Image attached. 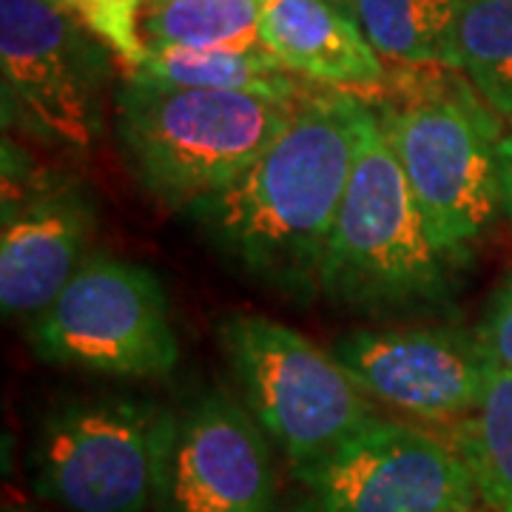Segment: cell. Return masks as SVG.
Wrapping results in <instances>:
<instances>
[{
	"label": "cell",
	"instance_id": "1",
	"mask_svg": "<svg viewBox=\"0 0 512 512\" xmlns=\"http://www.w3.org/2000/svg\"><path fill=\"white\" fill-rule=\"evenodd\" d=\"M373 126L376 109L367 97L311 83L268 151L185 217L239 274L279 296L311 302L353 165Z\"/></svg>",
	"mask_w": 512,
	"mask_h": 512
},
{
	"label": "cell",
	"instance_id": "2",
	"mask_svg": "<svg viewBox=\"0 0 512 512\" xmlns=\"http://www.w3.org/2000/svg\"><path fill=\"white\" fill-rule=\"evenodd\" d=\"M430 234L458 265L501 208V117L476 86L444 66H396L370 100Z\"/></svg>",
	"mask_w": 512,
	"mask_h": 512
},
{
	"label": "cell",
	"instance_id": "3",
	"mask_svg": "<svg viewBox=\"0 0 512 512\" xmlns=\"http://www.w3.org/2000/svg\"><path fill=\"white\" fill-rule=\"evenodd\" d=\"M293 106L128 72L114 92V134L143 191L185 217L237 183L288 126Z\"/></svg>",
	"mask_w": 512,
	"mask_h": 512
},
{
	"label": "cell",
	"instance_id": "4",
	"mask_svg": "<svg viewBox=\"0 0 512 512\" xmlns=\"http://www.w3.org/2000/svg\"><path fill=\"white\" fill-rule=\"evenodd\" d=\"M461 271L430 234L376 117L330 231L319 293L373 319L444 311Z\"/></svg>",
	"mask_w": 512,
	"mask_h": 512
},
{
	"label": "cell",
	"instance_id": "5",
	"mask_svg": "<svg viewBox=\"0 0 512 512\" xmlns=\"http://www.w3.org/2000/svg\"><path fill=\"white\" fill-rule=\"evenodd\" d=\"M217 342L242 404L291 464V473L316 464L376 419L373 399L333 350L271 316L228 313L217 325Z\"/></svg>",
	"mask_w": 512,
	"mask_h": 512
},
{
	"label": "cell",
	"instance_id": "6",
	"mask_svg": "<svg viewBox=\"0 0 512 512\" xmlns=\"http://www.w3.org/2000/svg\"><path fill=\"white\" fill-rule=\"evenodd\" d=\"M109 46L63 0H0L3 128L86 151L103 131Z\"/></svg>",
	"mask_w": 512,
	"mask_h": 512
},
{
	"label": "cell",
	"instance_id": "7",
	"mask_svg": "<svg viewBox=\"0 0 512 512\" xmlns=\"http://www.w3.org/2000/svg\"><path fill=\"white\" fill-rule=\"evenodd\" d=\"M26 336L40 362L97 376L163 379L180 362L160 276L117 256H89Z\"/></svg>",
	"mask_w": 512,
	"mask_h": 512
},
{
	"label": "cell",
	"instance_id": "8",
	"mask_svg": "<svg viewBox=\"0 0 512 512\" xmlns=\"http://www.w3.org/2000/svg\"><path fill=\"white\" fill-rule=\"evenodd\" d=\"M165 407L143 396L57 404L32 447V487L63 512H146L154 504Z\"/></svg>",
	"mask_w": 512,
	"mask_h": 512
},
{
	"label": "cell",
	"instance_id": "9",
	"mask_svg": "<svg viewBox=\"0 0 512 512\" xmlns=\"http://www.w3.org/2000/svg\"><path fill=\"white\" fill-rule=\"evenodd\" d=\"M293 481L291 512H470L481 504L456 441L382 416Z\"/></svg>",
	"mask_w": 512,
	"mask_h": 512
},
{
	"label": "cell",
	"instance_id": "10",
	"mask_svg": "<svg viewBox=\"0 0 512 512\" xmlns=\"http://www.w3.org/2000/svg\"><path fill=\"white\" fill-rule=\"evenodd\" d=\"M97 237V202L89 188L43 174L3 134V228L0 308L6 319L32 322L89 262Z\"/></svg>",
	"mask_w": 512,
	"mask_h": 512
},
{
	"label": "cell",
	"instance_id": "11",
	"mask_svg": "<svg viewBox=\"0 0 512 512\" xmlns=\"http://www.w3.org/2000/svg\"><path fill=\"white\" fill-rule=\"evenodd\" d=\"M154 512H276L271 439L225 390L165 407Z\"/></svg>",
	"mask_w": 512,
	"mask_h": 512
},
{
	"label": "cell",
	"instance_id": "12",
	"mask_svg": "<svg viewBox=\"0 0 512 512\" xmlns=\"http://www.w3.org/2000/svg\"><path fill=\"white\" fill-rule=\"evenodd\" d=\"M330 350L373 402L419 421L473 416L498 370L476 328L461 325L356 328Z\"/></svg>",
	"mask_w": 512,
	"mask_h": 512
},
{
	"label": "cell",
	"instance_id": "13",
	"mask_svg": "<svg viewBox=\"0 0 512 512\" xmlns=\"http://www.w3.org/2000/svg\"><path fill=\"white\" fill-rule=\"evenodd\" d=\"M259 37L288 72L316 86L367 97L390 77L359 18L328 0H262Z\"/></svg>",
	"mask_w": 512,
	"mask_h": 512
},
{
	"label": "cell",
	"instance_id": "14",
	"mask_svg": "<svg viewBox=\"0 0 512 512\" xmlns=\"http://www.w3.org/2000/svg\"><path fill=\"white\" fill-rule=\"evenodd\" d=\"M146 77L185 89L245 92L271 97L279 103H296L311 86L288 72L265 46L262 49H148L146 63L137 69Z\"/></svg>",
	"mask_w": 512,
	"mask_h": 512
},
{
	"label": "cell",
	"instance_id": "15",
	"mask_svg": "<svg viewBox=\"0 0 512 512\" xmlns=\"http://www.w3.org/2000/svg\"><path fill=\"white\" fill-rule=\"evenodd\" d=\"M467 0H359L356 18L393 66L458 69L456 32Z\"/></svg>",
	"mask_w": 512,
	"mask_h": 512
},
{
	"label": "cell",
	"instance_id": "16",
	"mask_svg": "<svg viewBox=\"0 0 512 512\" xmlns=\"http://www.w3.org/2000/svg\"><path fill=\"white\" fill-rule=\"evenodd\" d=\"M262 0H148V49H262Z\"/></svg>",
	"mask_w": 512,
	"mask_h": 512
},
{
	"label": "cell",
	"instance_id": "17",
	"mask_svg": "<svg viewBox=\"0 0 512 512\" xmlns=\"http://www.w3.org/2000/svg\"><path fill=\"white\" fill-rule=\"evenodd\" d=\"M450 439L473 470L481 504L512 512V373L495 370L481 407L453 424Z\"/></svg>",
	"mask_w": 512,
	"mask_h": 512
},
{
	"label": "cell",
	"instance_id": "18",
	"mask_svg": "<svg viewBox=\"0 0 512 512\" xmlns=\"http://www.w3.org/2000/svg\"><path fill=\"white\" fill-rule=\"evenodd\" d=\"M458 72L512 123V0H467L456 32Z\"/></svg>",
	"mask_w": 512,
	"mask_h": 512
},
{
	"label": "cell",
	"instance_id": "19",
	"mask_svg": "<svg viewBox=\"0 0 512 512\" xmlns=\"http://www.w3.org/2000/svg\"><path fill=\"white\" fill-rule=\"evenodd\" d=\"M80 23L100 37L128 72H137L148 57L143 40V12L148 0H63Z\"/></svg>",
	"mask_w": 512,
	"mask_h": 512
},
{
	"label": "cell",
	"instance_id": "20",
	"mask_svg": "<svg viewBox=\"0 0 512 512\" xmlns=\"http://www.w3.org/2000/svg\"><path fill=\"white\" fill-rule=\"evenodd\" d=\"M476 333L493 365L504 373H512V268L490 293Z\"/></svg>",
	"mask_w": 512,
	"mask_h": 512
},
{
	"label": "cell",
	"instance_id": "21",
	"mask_svg": "<svg viewBox=\"0 0 512 512\" xmlns=\"http://www.w3.org/2000/svg\"><path fill=\"white\" fill-rule=\"evenodd\" d=\"M498 163H501V208L512 225V123L504 128V137L498 146Z\"/></svg>",
	"mask_w": 512,
	"mask_h": 512
},
{
	"label": "cell",
	"instance_id": "22",
	"mask_svg": "<svg viewBox=\"0 0 512 512\" xmlns=\"http://www.w3.org/2000/svg\"><path fill=\"white\" fill-rule=\"evenodd\" d=\"M328 3L339 6L342 12H348V15H353V18H356V6H359V0H328Z\"/></svg>",
	"mask_w": 512,
	"mask_h": 512
},
{
	"label": "cell",
	"instance_id": "23",
	"mask_svg": "<svg viewBox=\"0 0 512 512\" xmlns=\"http://www.w3.org/2000/svg\"><path fill=\"white\" fill-rule=\"evenodd\" d=\"M3 512H26V510H23V507H12V504H6V507H3Z\"/></svg>",
	"mask_w": 512,
	"mask_h": 512
},
{
	"label": "cell",
	"instance_id": "24",
	"mask_svg": "<svg viewBox=\"0 0 512 512\" xmlns=\"http://www.w3.org/2000/svg\"><path fill=\"white\" fill-rule=\"evenodd\" d=\"M470 512H490V510H487V507H484V504H478L476 510H470Z\"/></svg>",
	"mask_w": 512,
	"mask_h": 512
}]
</instances>
